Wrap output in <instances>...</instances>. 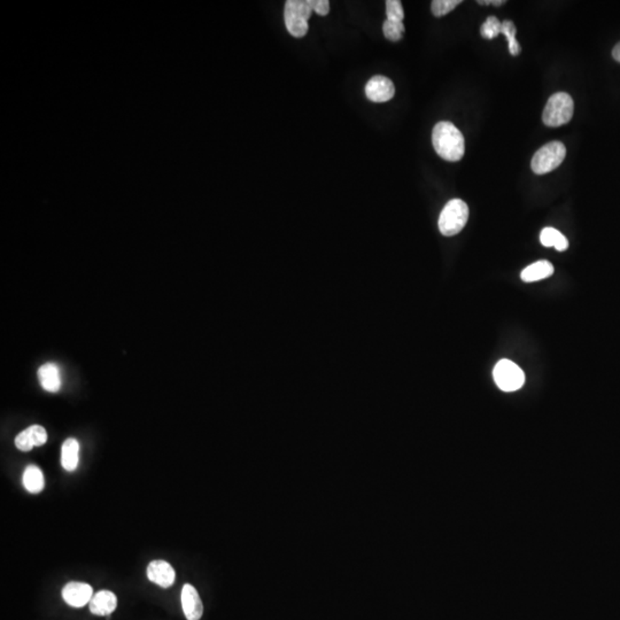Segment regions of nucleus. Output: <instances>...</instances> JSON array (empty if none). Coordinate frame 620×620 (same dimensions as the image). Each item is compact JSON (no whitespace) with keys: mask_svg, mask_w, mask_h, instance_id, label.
I'll list each match as a JSON object with an SVG mask.
<instances>
[{"mask_svg":"<svg viewBox=\"0 0 620 620\" xmlns=\"http://www.w3.org/2000/svg\"><path fill=\"white\" fill-rule=\"evenodd\" d=\"M432 144L436 154L449 163L460 161L464 156V137L450 122L436 124L433 129Z\"/></svg>","mask_w":620,"mask_h":620,"instance_id":"1","label":"nucleus"},{"mask_svg":"<svg viewBox=\"0 0 620 620\" xmlns=\"http://www.w3.org/2000/svg\"><path fill=\"white\" fill-rule=\"evenodd\" d=\"M312 8L308 0H287L284 10L285 26L289 35L301 39L308 32V20Z\"/></svg>","mask_w":620,"mask_h":620,"instance_id":"2","label":"nucleus"},{"mask_svg":"<svg viewBox=\"0 0 620 620\" xmlns=\"http://www.w3.org/2000/svg\"><path fill=\"white\" fill-rule=\"evenodd\" d=\"M469 220V207L461 199H453L443 207L439 217V230L446 237L461 233Z\"/></svg>","mask_w":620,"mask_h":620,"instance_id":"3","label":"nucleus"},{"mask_svg":"<svg viewBox=\"0 0 620 620\" xmlns=\"http://www.w3.org/2000/svg\"><path fill=\"white\" fill-rule=\"evenodd\" d=\"M573 111L574 102L571 96L565 92L555 93L548 99L542 114V121L548 127H560L571 121Z\"/></svg>","mask_w":620,"mask_h":620,"instance_id":"4","label":"nucleus"},{"mask_svg":"<svg viewBox=\"0 0 620 620\" xmlns=\"http://www.w3.org/2000/svg\"><path fill=\"white\" fill-rule=\"evenodd\" d=\"M566 156V147L560 142H551L541 147L531 161L532 170L537 175H544L558 168Z\"/></svg>","mask_w":620,"mask_h":620,"instance_id":"5","label":"nucleus"},{"mask_svg":"<svg viewBox=\"0 0 620 620\" xmlns=\"http://www.w3.org/2000/svg\"><path fill=\"white\" fill-rule=\"evenodd\" d=\"M494 380L500 390L515 392L522 388L525 383L523 370L509 359H501L493 371Z\"/></svg>","mask_w":620,"mask_h":620,"instance_id":"6","label":"nucleus"},{"mask_svg":"<svg viewBox=\"0 0 620 620\" xmlns=\"http://www.w3.org/2000/svg\"><path fill=\"white\" fill-rule=\"evenodd\" d=\"M92 598V587L85 582H68L62 589V598L70 607H83L90 603Z\"/></svg>","mask_w":620,"mask_h":620,"instance_id":"7","label":"nucleus"},{"mask_svg":"<svg viewBox=\"0 0 620 620\" xmlns=\"http://www.w3.org/2000/svg\"><path fill=\"white\" fill-rule=\"evenodd\" d=\"M366 98L373 102H386L395 95L394 84L385 76H373L366 85Z\"/></svg>","mask_w":620,"mask_h":620,"instance_id":"8","label":"nucleus"},{"mask_svg":"<svg viewBox=\"0 0 620 620\" xmlns=\"http://www.w3.org/2000/svg\"><path fill=\"white\" fill-rule=\"evenodd\" d=\"M181 609L188 620H200L204 614V605L199 593L193 586L185 584L181 589Z\"/></svg>","mask_w":620,"mask_h":620,"instance_id":"9","label":"nucleus"},{"mask_svg":"<svg viewBox=\"0 0 620 620\" xmlns=\"http://www.w3.org/2000/svg\"><path fill=\"white\" fill-rule=\"evenodd\" d=\"M147 578L163 588H169L175 582V570L165 560H153L147 566Z\"/></svg>","mask_w":620,"mask_h":620,"instance_id":"10","label":"nucleus"},{"mask_svg":"<svg viewBox=\"0 0 620 620\" xmlns=\"http://www.w3.org/2000/svg\"><path fill=\"white\" fill-rule=\"evenodd\" d=\"M48 441V433L41 425H32L15 438V446L22 452H30L34 447L43 446Z\"/></svg>","mask_w":620,"mask_h":620,"instance_id":"11","label":"nucleus"},{"mask_svg":"<svg viewBox=\"0 0 620 620\" xmlns=\"http://www.w3.org/2000/svg\"><path fill=\"white\" fill-rule=\"evenodd\" d=\"M118 598L111 591H100L90 601V611L96 616H109L116 610Z\"/></svg>","mask_w":620,"mask_h":620,"instance_id":"12","label":"nucleus"},{"mask_svg":"<svg viewBox=\"0 0 620 620\" xmlns=\"http://www.w3.org/2000/svg\"><path fill=\"white\" fill-rule=\"evenodd\" d=\"M39 378L45 391L55 393L61 388L60 370L55 363H46L39 369Z\"/></svg>","mask_w":620,"mask_h":620,"instance_id":"13","label":"nucleus"},{"mask_svg":"<svg viewBox=\"0 0 620 620\" xmlns=\"http://www.w3.org/2000/svg\"><path fill=\"white\" fill-rule=\"evenodd\" d=\"M80 462V443L76 439L69 438L61 448V465L68 472L76 470Z\"/></svg>","mask_w":620,"mask_h":620,"instance_id":"14","label":"nucleus"},{"mask_svg":"<svg viewBox=\"0 0 620 620\" xmlns=\"http://www.w3.org/2000/svg\"><path fill=\"white\" fill-rule=\"evenodd\" d=\"M553 274V264L546 260H542V261L535 262V263L530 264L528 267L525 268L521 274V278L526 283H532V282L548 278Z\"/></svg>","mask_w":620,"mask_h":620,"instance_id":"15","label":"nucleus"},{"mask_svg":"<svg viewBox=\"0 0 620 620\" xmlns=\"http://www.w3.org/2000/svg\"><path fill=\"white\" fill-rule=\"evenodd\" d=\"M22 483L29 493H41L45 486L44 474L39 467L29 465L23 472Z\"/></svg>","mask_w":620,"mask_h":620,"instance_id":"16","label":"nucleus"},{"mask_svg":"<svg viewBox=\"0 0 620 620\" xmlns=\"http://www.w3.org/2000/svg\"><path fill=\"white\" fill-rule=\"evenodd\" d=\"M540 242L544 247H555L560 252L566 251L569 247V242L565 235L553 228H544L541 231Z\"/></svg>","mask_w":620,"mask_h":620,"instance_id":"17","label":"nucleus"},{"mask_svg":"<svg viewBox=\"0 0 620 620\" xmlns=\"http://www.w3.org/2000/svg\"><path fill=\"white\" fill-rule=\"evenodd\" d=\"M516 32H517V29H516V26L512 21L506 20L504 22H502L501 34L506 36L507 39H508L510 55H514V57L518 55L521 51H522L521 50V45L518 44V41L516 39Z\"/></svg>","mask_w":620,"mask_h":620,"instance_id":"18","label":"nucleus"},{"mask_svg":"<svg viewBox=\"0 0 620 620\" xmlns=\"http://www.w3.org/2000/svg\"><path fill=\"white\" fill-rule=\"evenodd\" d=\"M501 30H502V22H500V20L495 16H490L483 23L481 34L485 39H493L501 34Z\"/></svg>","mask_w":620,"mask_h":620,"instance_id":"19","label":"nucleus"},{"mask_svg":"<svg viewBox=\"0 0 620 620\" xmlns=\"http://www.w3.org/2000/svg\"><path fill=\"white\" fill-rule=\"evenodd\" d=\"M383 32H384V36H385L388 41H400L402 39V36H404V23L398 22V21H390V20L386 19L385 22L383 25Z\"/></svg>","mask_w":620,"mask_h":620,"instance_id":"20","label":"nucleus"},{"mask_svg":"<svg viewBox=\"0 0 620 620\" xmlns=\"http://www.w3.org/2000/svg\"><path fill=\"white\" fill-rule=\"evenodd\" d=\"M461 3V0H434L431 5V10L433 15L441 18L450 13Z\"/></svg>","mask_w":620,"mask_h":620,"instance_id":"21","label":"nucleus"},{"mask_svg":"<svg viewBox=\"0 0 620 620\" xmlns=\"http://www.w3.org/2000/svg\"><path fill=\"white\" fill-rule=\"evenodd\" d=\"M386 15L390 21L402 22L404 18V7L399 0H387L386 1Z\"/></svg>","mask_w":620,"mask_h":620,"instance_id":"22","label":"nucleus"},{"mask_svg":"<svg viewBox=\"0 0 620 620\" xmlns=\"http://www.w3.org/2000/svg\"><path fill=\"white\" fill-rule=\"evenodd\" d=\"M310 6H312V12H315L318 15H328L330 12V1L329 0H308Z\"/></svg>","mask_w":620,"mask_h":620,"instance_id":"23","label":"nucleus"},{"mask_svg":"<svg viewBox=\"0 0 620 620\" xmlns=\"http://www.w3.org/2000/svg\"><path fill=\"white\" fill-rule=\"evenodd\" d=\"M504 3H506V1H503V0H490V1H488V0H485V1H481V0H479V1H478V4H481V5H488V4H493L494 6H501V5H503V4Z\"/></svg>","mask_w":620,"mask_h":620,"instance_id":"24","label":"nucleus"},{"mask_svg":"<svg viewBox=\"0 0 620 620\" xmlns=\"http://www.w3.org/2000/svg\"><path fill=\"white\" fill-rule=\"evenodd\" d=\"M612 57H614V60L620 62V41L612 50Z\"/></svg>","mask_w":620,"mask_h":620,"instance_id":"25","label":"nucleus"}]
</instances>
